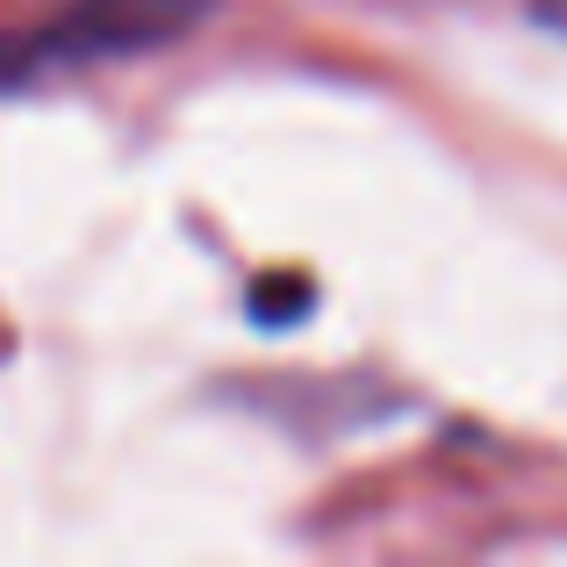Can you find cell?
<instances>
[{"label": "cell", "instance_id": "obj_1", "mask_svg": "<svg viewBox=\"0 0 567 567\" xmlns=\"http://www.w3.org/2000/svg\"><path fill=\"white\" fill-rule=\"evenodd\" d=\"M202 22H208V0H65L29 37V51H37V65H94V58L166 51Z\"/></svg>", "mask_w": 567, "mask_h": 567}, {"label": "cell", "instance_id": "obj_2", "mask_svg": "<svg viewBox=\"0 0 567 567\" xmlns=\"http://www.w3.org/2000/svg\"><path fill=\"white\" fill-rule=\"evenodd\" d=\"M251 317H259V323H274V317H280V323H302V317H309V288H302L295 274H288V288H280V274H274L259 295H251Z\"/></svg>", "mask_w": 567, "mask_h": 567}, {"label": "cell", "instance_id": "obj_3", "mask_svg": "<svg viewBox=\"0 0 567 567\" xmlns=\"http://www.w3.org/2000/svg\"><path fill=\"white\" fill-rule=\"evenodd\" d=\"M37 51H29V37H0V94H14V86L37 80Z\"/></svg>", "mask_w": 567, "mask_h": 567}, {"label": "cell", "instance_id": "obj_4", "mask_svg": "<svg viewBox=\"0 0 567 567\" xmlns=\"http://www.w3.org/2000/svg\"><path fill=\"white\" fill-rule=\"evenodd\" d=\"M539 14H546L554 29H567V0H539Z\"/></svg>", "mask_w": 567, "mask_h": 567}]
</instances>
